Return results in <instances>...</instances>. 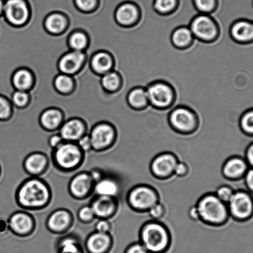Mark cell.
I'll list each match as a JSON object with an SVG mask.
<instances>
[{
  "label": "cell",
  "mask_w": 253,
  "mask_h": 253,
  "mask_svg": "<svg viewBox=\"0 0 253 253\" xmlns=\"http://www.w3.org/2000/svg\"><path fill=\"white\" fill-rule=\"evenodd\" d=\"M129 202L136 209H148L156 204L157 198L152 190L148 187H138L131 191Z\"/></svg>",
  "instance_id": "cell-17"
},
{
  "label": "cell",
  "mask_w": 253,
  "mask_h": 253,
  "mask_svg": "<svg viewBox=\"0 0 253 253\" xmlns=\"http://www.w3.org/2000/svg\"><path fill=\"white\" fill-rule=\"evenodd\" d=\"M173 13H174V12H173ZM175 15H176V14H175ZM176 16H177V15H176ZM179 20H180V19H179ZM181 22H182V21H181ZM182 24H183V23H182Z\"/></svg>",
  "instance_id": "cell-55"
},
{
  "label": "cell",
  "mask_w": 253,
  "mask_h": 253,
  "mask_svg": "<svg viewBox=\"0 0 253 253\" xmlns=\"http://www.w3.org/2000/svg\"><path fill=\"white\" fill-rule=\"evenodd\" d=\"M193 1L200 14L209 15L217 7V0H193Z\"/></svg>",
  "instance_id": "cell-36"
},
{
  "label": "cell",
  "mask_w": 253,
  "mask_h": 253,
  "mask_svg": "<svg viewBox=\"0 0 253 253\" xmlns=\"http://www.w3.org/2000/svg\"><path fill=\"white\" fill-rule=\"evenodd\" d=\"M177 165V161L174 156L165 154L158 156L153 161L152 168L156 175L166 176L174 172Z\"/></svg>",
  "instance_id": "cell-24"
},
{
  "label": "cell",
  "mask_w": 253,
  "mask_h": 253,
  "mask_svg": "<svg viewBox=\"0 0 253 253\" xmlns=\"http://www.w3.org/2000/svg\"><path fill=\"white\" fill-rule=\"evenodd\" d=\"M230 33L232 39L238 43L251 41L253 39V24L239 20L232 25Z\"/></svg>",
  "instance_id": "cell-23"
},
{
  "label": "cell",
  "mask_w": 253,
  "mask_h": 253,
  "mask_svg": "<svg viewBox=\"0 0 253 253\" xmlns=\"http://www.w3.org/2000/svg\"><path fill=\"white\" fill-rule=\"evenodd\" d=\"M143 245L150 253H164L169 245V238L162 225L150 224L144 229Z\"/></svg>",
  "instance_id": "cell-3"
},
{
  "label": "cell",
  "mask_w": 253,
  "mask_h": 253,
  "mask_svg": "<svg viewBox=\"0 0 253 253\" xmlns=\"http://www.w3.org/2000/svg\"><path fill=\"white\" fill-rule=\"evenodd\" d=\"M191 214L194 218H198L199 216V213L197 208H193L192 211H191Z\"/></svg>",
  "instance_id": "cell-52"
},
{
  "label": "cell",
  "mask_w": 253,
  "mask_h": 253,
  "mask_svg": "<svg viewBox=\"0 0 253 253\" xmlns=\"http://www.w3.org/2000/svg\"><path fill=\"white\" fill-rule=\"evenodd\" d=\"M233 195H234V193H233L232 190L227 187L220 188L217 191L218 198L225 202H229Z\"/></svg>",
  "instance_id": "cell-44"
},
{
  "label": "cell",
  "mask_w": 253,
  "mask_h": 253,
  "mask_svg": "<svg viewBox=\"0 0 253 253\" xmlns=\"http://www.w3.org/2000/svg\"><path fill=\"white\" fill-rule=\"evenodd\" d=\"M64 141L58 132L51 133L48 139V143L51 150L55 149Z\"/></svg>",
  "instance_id": "cell-45"
},
{
  "label": "cell",
  "mask_w": 253,
  "mask_h": 253,
  "mask_svg": "<svg viewBox=\"0 0 253 253\" xmlns=\"http://www.w3.org/2000/svg\"><path fill=\"white\" fill-rule=\"evenodd\" d=\"M76 143H78L79 147H80L81 150L85 153L93 151L90 136H89L88 133L86 134L83 137L79 139Z\"/></svg>",
  "instance_id": "cell-42"
},
{
  "label": "cell",
  "mask_w": 253,
  "mask_h": 253,
  "mask_svg": "<svg viewBox=\"0 0 253 253\" xmlns=\"http://www.w3.org/2000/svg\"><path fill=\"white\" fill-rule=\"evenodd\" d=\"M90 205L96 219H107L114 216L118 208L116 198L94 195Z\"/></svg>",
  "instance_id": "cell-14"
},
{
  "label": "cell",
  "mask_w": 253,
  "mask_h": 253,
  "mask_svg": "<svg viewBox=\"0 0 253 253\" xmlns=\"http://www.w3.org/2000/svg\"><path fill=\"white\" fill-rule=\"evenodd\" d=\"M174 172L178 175H183L187 172V168H186L184 164H177L175 169Z\"/></svg>",
  "instance_id": "cell-49"
},
{
  "label": "cell",
  "mask_w": 253,
  "mask_h": 253,
  "mask_svg": "<svg viewBox=\"0 0 253 253\" xmlns=\"http://www.w3.org/2000/svg\"><path fill=\"white\" fill-rule=\"evenodd\" d=\"M93 151L103 152L110 149L118 137L114 126L107 123H100L93 126L89 132Z\"/></svg>",
  "instance_id": "cell-4"
},
{
  "label": "cell",
  "mask_w": 253,
  "mask_h": 253,
  "mask_svg": "<svg viewBox=\"0 0 253 253\" xmlns=\"http://www.w3.org/2000/svg\"><path fill=\"white\" fill-rule=\"evenodd\" d=\"M246 169V165L240 159L235 158L228 161L224 168L225 175L230 178L239 177Z\"/></svg>",
  "instance_id": "cell-32"
},
{
  "label": "cell",
  "mask_w": 253,
  "mask_h": 253,
  "mask_svg": "<svg viewBox=\"0 0 253 253\" xmlns=\"http://www.w3.org/2000/svg\"><path fill=\"white\" fill-rule=\"evenodd\" d=\"M0 175H1V167H0Z\"/></svg>",
  "instance_id": "cell-54"
},
{
  "label": "cell",
  "mask_w": 253,
  "mask_h": 253,
  "mask_svg": "<svg viewBox=\"0 0 253 253\" xmlns=\"http://www.w3.org/2000/svg\"><path fill=\"white\" fill-rule=\"evenodd\" d=\"M12 83L17 90L28 91L33 85L34 76L27 69H20L12 76Z\"/></svg>",
  "instance_id": "cell-29"
},
{
  "label": "cell",
  "mask_w": 253,
  "mask_h": 253,
  "mask_svg": "<svg viewBox=\"0 0 253 253\" xmlns=\"http://www.w3.org/2000/svg\"><path fill=\"white\" fill-rule=\"evenodd\" d=\"M149 102L153 107L160 110L170 108L173 110L172 105L175 100V92L168 84L162 81L155 82L146 88Z\"/></svg>",
  "instance_id": "cell-5"
},
{
  "label": "cell",
  "mask_w": 253,
  "mask_h": 253,
  "mask_svg": "<svg viewBox=\"0 0 253 253\" xmlns=\"http://www.w3.org/2000/svg\"><path fill=\"white\" fill-rule=\"evenodd\" d=\"M53 83L56 90L63 94L70 93L74 87V83L72 77L63 73H60L56 77Z\"/></svg>",
  "instance_id": "cell-33"
},
{
  "label": "cell",
  "mask_w": 253,
  "mask_h": 253,
  "mask_svg": "<svg viewBox=\"0 0 253 253\" xmlns=\"http://www.w3.org/2000/svg\"><path fill=\"white\" fill-rule=\"evenodd\" d=\"M29 101V95L26 91L16 90L12 95L11 103L19 108L24 107Z\"/></svg>",
  "instance_id": "cell-38"
},
{
  "label": "cell",
  "mask_w": 253,
  "mask_h": 253,
  "mask_svg": "<svg viewBox=\"0 0 253 253\" xmlns=\"http://www.w3.org/2000/svg\"><path fill=\"white\" fill-rule=\"evenodd\" d=\"M247 182L248 185L253 190V170H250L247 175Z\"/></svg>",
  "instance_id": "cell-50"
},
{
  "label": "cell",
  "mask_w": 253,
  "mask_h": 253,
  "mask_svg": "<svg viewBox=\"0 0 253 253\" xmlns=\"http://www.w3.org/2000/svg\"><path fill=\"white\" fill-rule=\"evenodd\" d=\"M168 120L173 128L183 132L193 130L198 125L197 116L195 113L183 106L173 109L170 113Z\"/></svg>",
  "instance_id": "cell-12"
},
{
  "label": "cell",
  "mask_w": 253,
  "mask_h": 253,
  "mask_svg": "<svg viewBox=\"0 0 253 253\" xmlns=\"http://www.w3.org/2000/svg\"><path fill=\"white\" fill-rule=\"evenodd\" d=\"M111 225L109 220L98 219L95 225V231L101 233H110Z\"/></svg>",
  "instance_id": "cell-43"
},
{
  "label": "cell",
  "mask_w": 253,
  "mask_h": 253,
  "mask_svg": "<svg viewBox=\"0 0 253 253\" xmlns=\"http://www.w3.org/2000/svg\"><path fill=\"white\" fill-rule=\"evenodd\" d=\"M94 185L95 182L89 171H81L71 178L68 183V192L74 199L86 200L93 194Z\"/></svg>",
  "instance_id": "cell-9"
},
{
  "label": "cell",
  "mask_w": 253,
  "mask_h": 253,
  "mask_svg": "<svg viewBox=\"0 0 253 253\" xmlns=\"http://www.w3.org/2000/svg\"><path fill=\"white\" fill-rule=\"evenodd\" d=\"M248 159L250 163L253 165V145L249 149V152H248Z\"/></svg>",
  "instance_id": "cell-51"
},
{
  "label": "cell",
  "mask_w": 253,
  "mask_h": 253,
  "mask_svg": "<svg viewBox=\"0 0 253 253\" xmlns=\"http://www.w3.org/2000/svg\"><path fill=\"white\" fill-rule=\"evenodd\" d=\"M194 36L189 27L183 26L178 27L173 31L171 40L176 48L185 49L192 45Z\"/></svg>",
  "instance_id": "cell-27"
},
{
  "label": "cell",
  "mask_w": 253,
  "mask_h": 253,
  "mask_svg": "<svg viewBox=\"0 0 253 253\" xmlns=\"http://www.w3.org/2000/svg\"><path fill=\"white\" fill-rule=\"evenodd\" d=\"M7 227L17 237H27L34 234L36 229L34 217L24 211H18L10 215L7 222Z\"/></svg>",
  "instance_id": "cell-8"
},
{
  "label": "cell",
  "mask_w": 253,
  "mask_h": 253,
  "mask_svg": "<svg viewBox=\"0 0 253 253\" xmlns=\"http://www.w3.org/2000/svg\"><path fill=\"white\" fill-rule=\"evenodd\" d=\"M68 44L71 50L83 51L88 46V37L83 32H74L69 37Z\"/></svg>",
  "instance_id": "cell-34"
},
{
  "label": "cell",
  "mask_w": 253,
  "mask_h": 253,
  "mask_svg": "<svg viewBox=\"0 0 253 253\" xmlns=\"http://www.w3.org/2000/svg\"><path fill=\"white\" fill-rule=\"evenodd\" d=\"M243 129L247 132L253 133V111L245 114L240 120Z\"/></svg>",
  "instance_id": "cell-41"
},
{
  "label": "cell",
  "mask_w": 253,
  "mask_h": 253,
  "mask_svg": "<svg viewBox=\"0 0 253 253\" xmlns=\"http://www.w3.org/2000/svg\"><path fill=\"white\" fill-rule=\"evenodd\" d=\"M77 216L79 221L83 224H91L96 219L95 214L90 205L83 206L79 208Z\"/></svg>",
  "instance_id": "cell-37"
},
{
  "label": "cell",
  "mask_w": 253,
  "mask_h": 253,
  "mask_svg": "<svg viewBox=\"0 0 253 253\" xmlns=\"http://www.w3.org/2000/svg\"><path fill=\"white\" fill-rule=\"evenodd\" d=\"M63 116L60 111L51 108L45 111L40 118L42 128L47 132H58L59 128L63 125Z\"/></svg>",
  "instance_id": "cell-21"
},
{
  "label": "cell",
  "mask_w": 253,
  "mask_h": 253,
  "mask_svg": "<svg viewBox=\"0 0 253 253\" xmlns=\"http://www.w3.org/2000/svg\"><path fill=\"white\" fill-rule=\"evenodd\" d=\"M91 68L96 73L103 76L112 71V56L107 52L99 51L94 54L91 61Z\"/></svg>",
  "instance_id": "cell-25"
},
{
  "label": "cell",
  "mask_w": 253,
  "mask_h": 253,
  "mask_svg": "<svg viewBox=\"0 0 253 253\" xmlns=\"http://www.w3.org/2000/svg\"><path fill=\"white\" fill-rule=\"evenodd\" d=\"M127 101L129 105L136 110H144L150 105L147 90L143 87H136L131 90Z\"/></svg>",
  "instance_id": "cell-28"
},
{
  "label": "cell",
  "mask_w": 253,
  "mask_h": 253,
  "mask_svg": "<svg viewBox=\"0 0 253 253\" xmlns=\"http://www.w3.org/2000/svg\"><path fill=\"white\" fill-rule=\"evenodd\" d=\"M74 217L70 211L65 208H59L53 211L46 220V227L54 234H64L73 225Z\"/></svg>",
  "instance_id": "cell-11"
},
{
  "label": "cell",
  "mask_w": 253,
  "mask_h": 253,
  "mask_svg": "<svg viewBox=\"0 0 253 253\" xmlns=\"http://www.w3.org/2000/svg\"><path fill=\"white\" fill-rule=\"evenodd\" d=\"M230 211L235 217L245 218L252 211V203L249 196L244 193H234L229 201Z\"/></svg>",
  "instance_id": "cell-20"
},
{
  "label": "cell",
  "mask_w": 253,
  "mask_h": 253,
  "mask_svg": "<svg viewBox=\"0 0 253 253\" xmlns=\"http://www.w3.org/2000/svg\"><path fill=\"white\" fill-rule=\"evenodd\" d=\"M189 27L194 38L202 42H211L219 36V27L209 14H198L192 20Z\"/></svg>",
  "instance_id": "cell-6"
},
{
  "label": "cell",
  "mask_w": 253,
  "mask_h": 253,
  "mask_svg": "<svg viewBox=\"0 0 253 253\" xmlns=\"http://www.w3.org/2000/svg\"><path fill=\"white\" fill-rule=\"evenodd\" d=\"M163 207L162 205L155 204L151 208L150 214L153 217H160L162 214Z\"/></svg>",
  "instance_id": "cell-48"
},
{
  "label": "cell",
  "mask_w": 253,
  "mask_h": 253,
  "mask_svg": "<svg viewBox=\"0 0 253 253\" xmlns=\"http://www.w3.org/2000/svg\"><path fill=\"white\" fill-rule=\"evenodd\" d=\"M115 17L121 26H133L137 24L140 19V10L137 5L133 2H123L116 8Z\"/></svg>",
  "instance_id": "cell-18"
},
{
  "label": "cell",
  "mask_w": 253,
  "mask_h": 253,
  "mask_svg": "<svg viewBox=\"0 0 253 253\" xmlns=\"http://www.w3.org/2000/svg\"><path fill=\"white\" fill-rule=\"evenodd\" d=\"M68 19L65 15L59 12L49 14L45 19L44 26L47 31L51 34H60L68 26Z\"/></svg>",
  "instance_id": "cell-26"
},
{
  "label": "cell",
  "mask_w": 253,
  "mask_h": 253,
  "mask_svg": "<svg viewBox=\"0 0 253 253\" xmlns=\"http://www.w3.org/2000/svg\"><path fill=\"white\" fill-rule=\"evenodd\" d=\"M4 1L3 0H0V16L3 14Z\"/></svg>",
  "instance_id": "cell-53"
},
{
  "label": "cell",
  "mask_w": 253,
  "mask_h": 253,
  "mask_svg": "<svg viewBox=\"0 0 253 253\" xmlns=\"http://www.w3.org/2000/svg\"><path fill=\"white\" fill-rule=\"evenodd\" d=\"M11 103L4 96H0V120H7L11 117Z\"/></svg>",
  "instance_id": "cell-40"
},
{
  "label": "cell",
  "mask_w": 253,
  "mask_h": 253,
  "mask_svg": "<svg viewBox=\"0 0 253 253\" xmlns=\"http://www.w3.org/2000/svg\"><path fill=\"white\" fill-rule=\"evenodd\" d=\"M108 1H111V0H108ZM113 2H114V1H113ZM116 4H118V3H116ZM118 5H119V4H118Z\"/></svg>",
  "instance_id": "cell-56"
},
{
  "label": "cell",
  "mask_w": 253,
  "mask_h": 253,
  "mask_svg": "<svg viewBox=\"0 0 253 253\" xmlns=\"http://www.w3.org/2000/svg\"><path fill=\"white\" fill-rule=\"evenodd\" d=\"M125 253H150L142 244H135L129 248Z\"/></svg>",
  "instance_id": "cell-46"
},
{
  "label": "cell",
  "mask_w": 253,
  "mask_h": 253,
  "mask_svg": "<svg viewBox=\"0 0 253 253\" xmlns=\"http://www.w3.org/2000/svg\"><path fill=\"white\" fill-rule=\"evenodd\" d=\"M101 83L106 91L115 92L120 87L121 78L116 72L111 71L101 76Z\"/></svg>",
  "instance_id": "cell-31"
},
{
  "label": "cell",
  "mask_w": 253,
  "mask_h": 253,
  "mask_svg": "<svg viewBox=\"0 0 253 253\" xmlns=\"http://www.w3.org/2000/svg\"><path fill=\"white\" fill-rule=\"evenodd\" d=\"M22 166L25 172L30 177H40L48 170L50 159L46 153L35 151L25 158Z\"/></svg>",
  "instance_id": "cell-13"
},
{
  "label": "cell",
  "mask_w": 253,
  "mask_h": 253,
  "mask_svg": "<svg viewBox=\"0 0 253 253\" xmlns=\"http://www.w3.org/2000/svg\"><path fill=\"white\" fill-rule=\"evenodd\" d=\"M119 192H120V185L117 180L112 176L106 173L102 178L94 185L93 194L116 198Z\"/></svg>",
  "instance_id": "cell-22"
},
{
  "label": "cell",
  "mask_w": 253,
  "mask_h": 253,
  "mask_svg": "<svg viewBox=\"0 0 253 253\" xmlns=\"http://www.w3.org/2000/svg\"><path fill=\"white\" fill-rule=\"evenodd\" d=\"M200 216L210 223H220L227 216V209L222 201L215 196H207L201 200L197 208Z\"/></svg>",
  "instance_id": "cell-7"
},
{
  "label": "cell",
  "mask_w": 253,
  "mask_h": 253,
  "mask_svg": "<svg viewBox=\"0 0 253 253\" xmlns=\"http://www.w3.org/2000/svg\"><path fill=\"white\" fill-rule=\"evenodd\" d=\"M58 133L64 141L77 142L88 133V130L83 121L74 118L64 123L59 128Z\"/></svg>",
  "instance_id": "cell-16"
},
{
  "label": "cell",
  "mask_w": 253,
  "mask_h": 253,
  "mask_svg": "<svg viewBox=\"0 0 253 253\" xmlns=\"http://www.w3.org/2000/svg\"><path fill=\"white\" fill-rule=\"evenodd\" d=\"M30 8L26 0H6L4 1L3 16L10 24L22 26L29 19Z\"/></svg>",
  "instance_id": "cell-10"
},
{
  "label": "cell",
  "mask_w": 253,
  "mask_h": 253,
  "mask_svg": "<svg viewBox=\"0 0 253 253\" xmlns=\"http://www.w3.org/2000/svg\"><path fill=\"white\" fill-rule=\"evenodd\" d=\"M77 8L85 12L93 11L98 7L99 0H74Z\"/></svg>",
  "instance_id": "cell-39"
},
{
  "label": "cell",
  "mask_w": 253,
  "mask_h": 253,
  "mask_svg": "<svg viewBox=\"0 0 253 253\" xmlns=\"http://www.w3.org/2000/svg\"><path fill=\"white\" fill-rule=\"evenodd\" d=\"M112 245V238L110 233L94 231L87 238L86 247L90 253H104Z\"/></svg>",
  "instance_id": "cell-19"
},
{
  "label": "cell",
  "mask_w": 253,
  "mask_h": 253,
  "mask_svg": "<svg viewBox=\"0 0 253 253\" xmlns=\"http://www.w3.org/2000/svg\"><path fill=\"white\" fill-rule=\"evenodd\" d=\"M85 154L76 142L64 141L58 147L51 150V160L57 170L70 173L83 165Z\"/></svg>",
  "instance_id": "cell-2"
},
{
  "label": "cell",
  "mask_w": 253,
  "mask_h": 253,
  "mask_svg": "<svg viewBox=\"0 0 253 253\" xmlns=\"http://www.w3.org/2000/svg\"><path fill=\"white\" fill-rule=\"evenodd\" d=\"M178 4V0H154L153 8L159 14H169L177 9Z\"/></svg>",
  "instance_id": "cell-35"
},
{
  "label": "cell",
  "mask_w": 253,
  "mask_h": 253,
  "mask_svg": "<svg viewBox=\"0 0 253 253\" xmlns=\"http://www.w3.org/2000/svg\"><path fill=\"white\" fill-rule=\"evenodd\" d=\"M52 192L51 187L41 177H30L17 187L15 193L17 205L29 211L44 210L51 204Z\"/></svg>",
  "instance_id": "cell-1"
},
{
  "label": "cell",
  "mask_w": 253,
  "mask_h": 253,
  "mask_svg": "<svg viewBox=\"0 0 253 253\" xmlns=\"http://www.w3.org/2000/svg\"><path fill=\"white\" fill-rule=\"evenodd\" d=\"M89 173L95 183L102 178L106 174L105 171L98 168L93 169V170L89 171Z\"/></svg>",
  "instance_id": "cell-47"
},
{
  "label": "cell",
  "mask_w": 253,
  "mask_h": 253,
  "mask_svg": "<svg viewBox=\"0 0 253 253\" xmlns=\"http://www.w3.org/2000/svg\"><path fill=\"white\" fill-rule=\"evenodd\" d=\"M86 59L84 51L71 50L61 57L58 66L61 73L73 76L80 70Z\"/></svg>",
  "instance_id": "cell-15"
},
{
  "label": "cell",
  "mask_w": 253,
  "mask_h": 253,
  "mask_svg": "<svg viewBox=\"0 0 253 253\" xmlns=\"http://www.w3.org/2000/svg\"><path fill=\"white\" fill-rule=\"evenodd\" d=\"M58 253H83L79 238L73 234L66 235L59 239Z\"/></svg>",
  "instance_id": "cell-30"
}]
</instances>
